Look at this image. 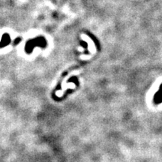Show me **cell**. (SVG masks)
<instances>
[{
    "mask_svg": "<svg viewBox=\"0 0 162 162\" xmlns=\"http://www.w3.org/2000/svg\"><path fill=\"white\" fill-rule=\"evenodd\" d=\"M155 101L157 102H162V84L160 87L159 91L157 92V94H155Z\"/></svg>",
    "mask_w": 162,
    "mask_h": 162,
    "instance_id": "6da1fadb",
    "label": "cell"
}]
</instances>
